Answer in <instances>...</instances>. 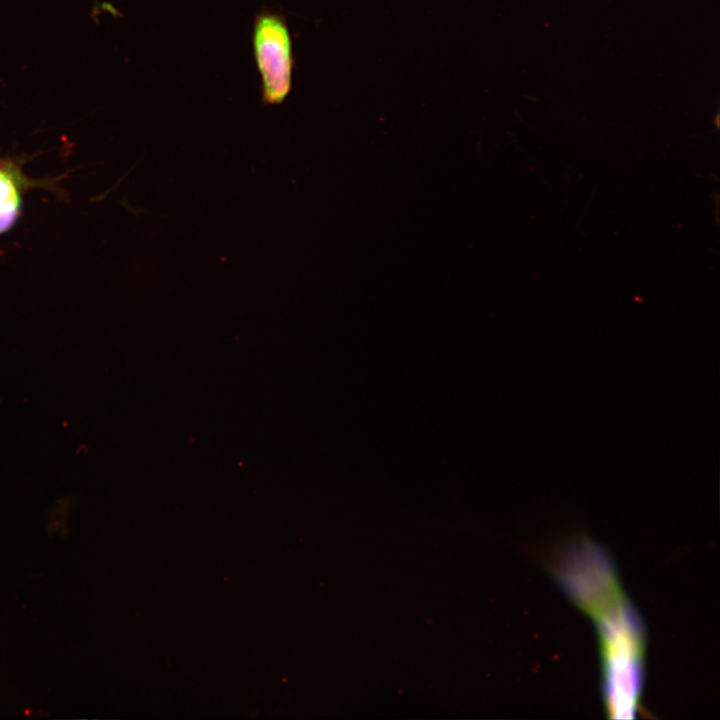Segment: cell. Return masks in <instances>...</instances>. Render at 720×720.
<instances>
[{"mask_svg":"<svg viewBox=\"0 0 720 720\" xmlns=\"http://www.w3.org/2000/svg\"><path fill=\"white\" fill-rule=\"evenodd\" d=\"M252 49L261 78L264 105H280L292 89L294 56L290 32L284 16L262 9L255 16Z\"/></svg>","mask_w":720,"mask_h":720,"instance_id":"obj_1","label":"cell"},{"mask_svg":"<svg viewBox=\"0 0 720 720\" xmlns=\"http://www.w3.org/2000/svg\"><path fill=\"white\" fill-rule=\"evenodd\" d=\"M19 208V198L12 179L0 170V233L7 230L15 221Z\"/></svg>","mask_w":720,"mask_h":720,"instance_id":"obj_2","label":"cell"}]
</instances>
